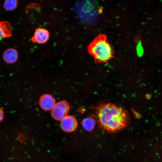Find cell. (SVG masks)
I'll return each instance as SVG.
<instances>
[{"mask_svg":"<svg viewBox=\"0 0 162 162\" xmlns=\"http://www.w3.org/2000/svg\"><path fill=\"white\" fill-rule=\"evenodd\" d=\"M4 118V112L3 110L0 108V122H2Z\"/></svg>","mask_w":162,"mask_h":162,"instance_id":"4fadbf2b","label":"cell"},{"mask_svg":"<svg viewBox=\"0 0 162 162\" xmlns=\"http://www.w3.org/2000/svg\"><path fill=\"white\" fill-rule=\"evenodd\" d=\"M40 107L45 111L52 110L55 105V100L51 95L48 94H44L41 96L39 100Z\"/></svg>","mask_w":162,"mask_h":162,"instance_id":"52a82bcc","label":"cell"},{"mask_svg":"<svg viewBox=\"0 0 162 162\" xmlns=\"http://www.w3.org/2000/svg\"><path fill=\"white\" fill-rule=\"evenodd\" d=\"M74 9L82 20L85 23L92 24L97 19L102 10L99 8L94 1H82L76 2Z\"/></svg>","mask_w":162,"mask_h":162,"instance_id":"3957f363","label":"cell"},{"mask_svg":"<svg viewBox=\"0 0 162 162\" xmlns=\"http://www.w3.org/2000/svg\"><path fill=\"white\" fill-rule=\"evenodd\" d=\"M12 28L9 22L0 21V41L3 39L12 35Z\"/></svg>","mask_w":162,"mask_h":162,"instance_id":"ba28073f","label":"cell"},{"mask_svg":"<svg viewBox=\"0 0 162 162\" xmlns=\"http://www.w3.org/2000/svg\"><path fill=\"white\" fill-rule=\"evenodd\" d=\"M88 53L97 62L105 63L113 56L114 51L112 46L104 34L96 37L87 46Z\"/></svg>","mask_w":162,"mask_h":162,"instance_id":"7a4b0ae2","label":"cell"},{"mask_svg":"<svg viewBox=\"0 0 162 162\" xmlns=\"http://www.w3.org/2000/svg\"><path fill=\"white\" fill-rule=\"evenodd\" d=\"M147 96H146V97H147V99H149V98H150V95L149 94H147Z\"/></svg>","mask_w":162,"mask_h":162,"instance_id":"5bb4252c","label":"cell"},{"mask_svg":"<svg viewBox=\"0 0 162 162\" xmlns=\"http://www.w3.org/2000/svg\"><path fill=\"white\" fill-rule=\"evenodd\" d=\"M49 36V32L47 30L42 28H38L36 29L34 36L32 39L34 43L43 44L48 41Z\"/></svg>","mask_w":162,"mask_h":162,"instance_id":"8992f818","label":"cell"},{"mask_svg":"<svg viewBox=\"0 0 162 162\" xmlns=\"http://www.w3.org/2000/svg\"><path fill=\"white\" fill-rule=\"evenodd\" d=\"M18 53L14 49L10 48L7 49L4 52L3 58L4 60L9 64H12L17 60Z\"/></svg>","mask_w":162,"mask_h":162,"instance_id":"9c48e42d","label":"cell"},{"mask_svg":"<svg viewBox=\"0 0 162 162\" xmlns=\"http://www.w3.org/2000/svg\"><path fill=\"white\" fill-rule=\"evenodd\" d=\"M69 108V105L67 102L61 101L58 102L52 109L51 113L55 120L61 121L67 116Z\"/></svg>","mask_w":162,"mask_h":162,"instance_id":"277c9868","label":"cell"},{"mask_svg":"<svg viewBox=\"0 0 162 162\" xmlns=\"http://www.w3.org/2000/svg\"><path fill=\"white\" fill-rule=\"evenodd\" d=\"M81 123L85 130L88 131H91L94 127L96 121L92 117H89L84 119Z\"/></svg>","mask_w":162,"mask_h":162,"instance_id":"30bf717a","label":"cell"},{"mask_svg":"<svg viewBox=\"0 0 162 162\" xmlns=\"http://www.w3.org/2000/svg\"><path fill=\"white\" fill-rule=\"evenodd\" d=\"M60 126L65 132H70L74 131L77 126L76 118L71 116H67L61 121Z\"/></svg>","mask_w":162,"mask_h":162,"instance_id":"5b68a950","label":"cell"},{"mask_svg":"<svg viewBox=\"0 0 162 162\" xmlns=\"http://www.w3.org/2000/svg\"><path fill=\"white\" fill-rule=\"evenodd\" d=\"M17 2V1L15 0H6L4 4V8L7 10H13L16 8Z\"/></svg>","mask_w":162,"mask_h":162,"instance_id":"8fae6325","label":"cell"},{"mask_svg":"<svg viewBox=\"0 0 162 162\" xmlns=\"http://www.w3.org/2000/svg\"><path fill=\"white\" fill-rule=\"evenodd\" d=\"M98 123L104 129L114 132L124 128L128 121L127 113L122 107L111 103L102 104L96 109Z\"/></svg>","mask_w":162,"mask_h":162,"instance_id":"6da1fadb","label":"cell"},{"mask_svg":"<svg viewBox=\"0 0 162 162\" xmlns=\"http://www.w3.org/2000/svg\"><path fill=\"white\" fill-rule=\"evenodd\" d=\"M137 51L139 56H141L142 53V49L141 45H138L137 47Z\"/></svg>","mask_w":162,"mask_h":162,"instance_id":"7c38bea8","label":"cell"}]
</instances>
